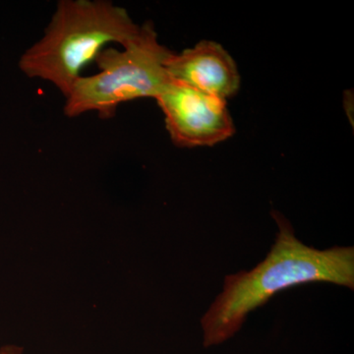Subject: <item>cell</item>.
Listing matches in <instances>:
<instances>
[{
  "mask_svg": "<svg viewBox=\"0 0 354 354\" xmlns=\"http://www.w3.org/2000/svg\"><path fill=\"white\" fill-rule=\"evenodd\" d=\"M276 242L266 259L249 272L230 274L223 292L201 320L204 346L220 344L239 332L247 315L279 291L309 283L354 288V249L318 250L295 237L290 221L278 212Z\"/></svg>",
  "mask_w": 354,
  "mask_h": 354,
  "instance_id": "6da1fadb",
  "label": "cell"
},
{
  "mask_svg": "<svg viewBox=\"0 0 354 354\" xmlns=\"http://www.w3.org/2000/svg\"><path fill=\"white\" fill-rule=\"evenodd\" d=\"M125 9L106 0H62L43 38L20 59L31 78L55 85L65 97L81 70L111 43L125 46L140 32Z\"/></svg>",
  "mask_w": 354,
  "mask_h": 354,
  "instance_id": "7a4b0ae2",
  "label": "cell"
},
{
  "mask_svg": "<svg viewBox=\"0 0 354 354\" xmlns=\"http://www.w3.org/2000/svg\"><path fill=\"white\" fill-rule=\"evenodd\" d=\"M171 53L158 43L153 25L146 23L123 50L108 48L97 55L95 62L101 71L81 76L74 83L65 97V115L76 118L95 111L111 118L122 102L156 99L171 80L165 69Z\"/></svg>",
  "mask_w": 354,
  "mask_h": 354,
  "instance_id": "3957f363",
  "label": "cell"
},
{
  "mask_svg": "<svg viewBox=\"0 0 354 354\" xmlns=\"http://www.w3.org/2000/svg\"><path fill=\"white\" fill-rule=\"evenodd\" d=\"M172 141L178 146H212L234 132L225 100L171 80L156 97Z\"/></svg>",
  "mask_w": 354,
  "mask_h": 354,
  "instance_id": "277c9868",
  "label": "cell"
},
{
  "mask_svg": "<svg viewBox=\"0 0 354 354\" xmlns=\"http://www.w3.org/2000/svg\"><path fill=\"white\" fill-rule=\"evenodd\" d=\"M165 69L171 80L225 101L241 83L234 60L213 41H202L180 55L171 53Z\"/></svg>",
  "mask_w": 354,
  "mask_h": 354,
  "instance_id": "5b68a950",
  "label": "cell"
},
{
  "mask_svg": "<svg viewBox=\"0 0 354 354\" xmlns=\"http://www.w3.org/2000/svg\"><path fill=\"white\" fill-rule=\"evenodd\" d=\"M0 354H21L19 349L14 346H6L0 351Z\"/></svg>",
  "mask_w": 354,
  "mask_h": 354,
  "instance_id": "8992f818",
  "label": "cell"
}]
</instances>
